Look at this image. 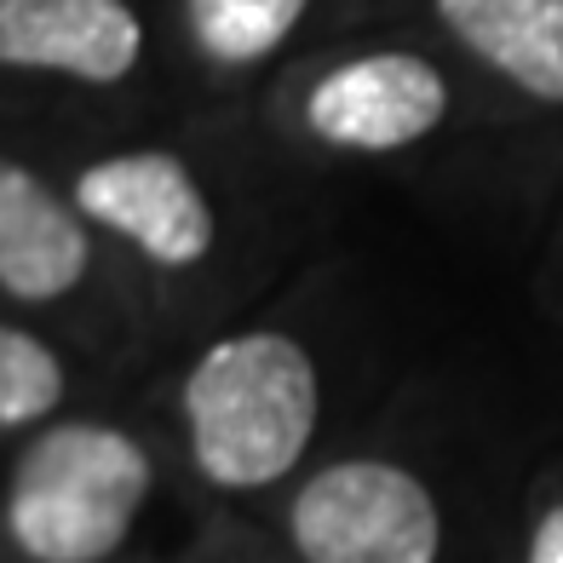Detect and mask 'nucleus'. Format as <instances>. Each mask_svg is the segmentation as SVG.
Segmentation results:
<instances>
[{"label": "nucleus", "instance_id": "nucleus-8", "mask_svg": "<svg viewBox=\"0 0 563 563\" xmlns=\"http://www.w3.org/2000/svg\"><path fill=\"white\" fill-rule=\"evenodd\" d=\"M438 18L518 92L563 104V0H438Z\"/></svg>", "mask_w": 563, "mask_h": 563}, {"label": "nucleus", "instance_id": "nucleus-10", "mask_svg": "<svg viewBox=\"0 0 563 563\" xmlns=\"http://www.w3.org/2000/svg\"><path fill=\"white\" fill-rule=\"evenodd\" d=\"M64 402V363L53 345L35 340L30 328H7L0 334V426L23 431L41 415Z\"/></svg>", "mask_w": 563, "mask_h": 563}, {"label": "nucleus", "instance_id": "nucleus-7", "mask_svg": "<svg viewBox=\"0 0 563 563\" xmlns=\"http://www.w3.org/2000/svg\"><path fill=\"white\" fill-rule=\"evenodd\" d=\"M87 230L30 167H0V288L23 305L64 299L87 276Z\"/></svg>", "mask_w": 563, "mask_h": 563}, {"label": "nucleus", "instance_id": "nucleus-3", "mask_svg": "<svg viewBox=\"0 0 563 563\" xmlns=\"http://www.w3.org/2000/svg\"><path fill=\"white\" fill-rule=\"evenodd\" d=\"M305 563H438L443 518L431 489L391 460H334L288 506Z\"/></svg>", "mask_w": 563, "mask_h": 563}, {"label": "nucleus", "instance_id": "nucleus-5", "mask_svg": "<svg viewBox=\"0 0 563 563\" xmlns=\"http://www.w3.org/2000/svg\"><path fill=\"white\" fill-rule=\"evenodd\" d=\"M449 110V81L415 53H368L328 69L305 98L311 133L334 150H386L420 144Z\"/></svg>", "mask_w": 563, "mask_h": 563}, {"label": "nucleus", "instance_id": "nucleus-6", "mask_svg": "<svg viewBox=\"0 0 563 563\" xmlns=\"http://www.w3.org/2000/svg\"><path fill=\"white\" fill-rule=\"evenodd\" d=\"M144 30L126 0H0V58L7 69H53L110 87L133 75Z\"/></svg>", "mask_w": 563, "mask_h": 563}, {"label": "nucleus", "instance_id": "nucleus-1", "mask_svg": "<svg viewBox=\"0 0 563 563\" xmlns=\"http://www.w3.org/2000/svg\"><path fill=\"white\" fill-rule=\"evenodd\" d=\"M190 454L219 489H265L299 466L317 431V368L288 334H230L185 379Z\"/></svg>", "mask_w": 563, "mask_h": 563}, {"label": "nucleus", "instance_id": "nucleus-9", "mask_svg": "<svg viewBox=\"0 0 563 563\" xmlns=\"http://www.w3.org/2000/svg\"><path fill=\"white\" fill-rule=\"evenodd\" d=\"M311 0H190V35L213 64H260L294 35Z\"/></svg>", "mask_w": 563, "mask_h": 563}, {"label": "nucleus", "instance_id": "nucleus-2", "mask_svg": "<svg viewBox=\"0 0 563 563\" xmlns=\"http://www.w3.org/2000/svg\"><path fill=\"white\" fill-rule=\"evenodd\" d=\"M150 495V454L115 426L69 420L23 449L7 534L35 563H104Z\"/></svg>", "mask_w": 563, "mask_h": 563}, {"label": "nucleus", "instance_id": "nucleus-4", "mask_svg": "<svg viewBox=\"0 0 563 563\" xmlns=\"http://www.w3.org/2000/svg\"><path fill=\"white\" fill-rule=\"evenodd\" d=\"M75 208L104 230L126 236L167 271L208 260L213 247V208L190 167L167 150H126V156L92 162L75 178Z\"/></svg>", "mask_w": 563, "mask_h": 563}, {"label": "nucleus", "instance_id": "nucleus-11", "mask_svg": "<svg viewBox=\"0 0 563 563\" xmlns=\"http://www.w3.org/2000/svg\"><path fill=\"white\" fill-rule=\"evenodd\" d=\"M523 563H563V500L547 511L541 523H534L529 534V558Z\"/></svg>", "mask_w": 563, "mask_h": 563}]
</instances>
